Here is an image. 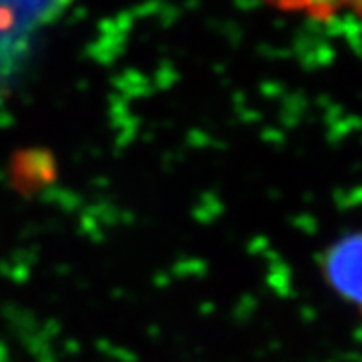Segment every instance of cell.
<instances>
[{"mask_svg": "<svg viewBox=\"0 0 362 362\" xmlns=\"http://www.w3.org/2000/svg\"><path fill=\"white\" fill-rule=\"evenodd\" d=\"M320 267L329 288L362 324V231L346 233L329 244Z\"/></svg>", "mask_w": 362, "mask_h": 362, "instance_id": "cell-1", "label": "cell"}, {"mask_svg": "<svg viewBox=\"0 0 362 362\" xmlns=\"http://www.w3.org/2000/svg\"><path fill=\"white\" fill-rule=\"evenodd\" d=\"M285 13L305 15L310 19L329 21L340 15H362V0H262Z\"/></svg>", "mask_w": 362, "mask_h": 362, "instance_id": "cell-2", "label": "cell"}]
</instances>
